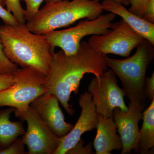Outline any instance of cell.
Instances as JSON below:
<instances>
[{
    "instance_id": "1",
    "label": "cell",
    "mask_w": 154,
    "mask_h": 154,
    "mask_svg": "<svg viewBox=\"0 0 154 154\" xmlns=\"http://www.w3.org/2000/svg\"><path fill=\"white\" fill-rule=\"evenodd\" d=\"M107 57L85 41L81 42L75 54L67 55L62 50L54 52L49 72L45 76L47 92L57 98L69 115H73L75 110L69 103L72 93L78 94L80 83L86 74L100 78L107 69Z\"/></svg>"
},
{
    "instance_id": "2",
    "label": "cell",
    "mask_w": 154,
    "mask_h": 154,
    "mask_svg": "<svg viewBox=\"0 0 154 154\" xmlns=\"http://www.w3.org/2000/svg\"><path fill=\"white\" fill-rule=\"evenodd\" d=\"M0 40L5 54L13 63L48 74L54 51L45 35L33 33L26 24H4L0 25Z\"/></svg>"
},
{
    "instance_id": "3",
    "label": "cell",
    "mask_w": 154,
    "mask_h": 154,
    "mask_svg": "<svg viewBox=\"0 0 154 154\" xmlns=\"http://www.w3.org/2000/svg\"><path fill=\"white\" fill-rule=\"evenodd\" d=\"M103 11L101 3L96 0H62L46 4L26 25L33 33L45 35L80 19H96Z\"/></svg>"
},
{
    "instance_id": "4",
    "label": "cell",
    "mask_w": 154,
    "mask_h": 154,
    "mask_svg": "<svg viewBox=\"0 0 154 154\" xmlns=\"http://www.w3.org/2000/svg\"><path fill=\"white\" fill-rule=\"evenodd\" d=\"M154 46L144 39L131 57L122 60L107 57V66L120 80L125 96L130 101L144 104L146 73L154 59Z\"/></svg>"
},
{
    "instance_id": "5",
    "label": "cell",
    "mask_w": 154,
    "mask_h": 154,
    "mask_svg": "<svg viewBox=\"0 0 154 154\" xmlns=\"http://www.w3.org/2000/svg\"><path fill=\"white\" fill-rule=\"evenodd\" d=\"M14 74V85L0 91V107L25 110L34 99L47 92L45 76L32 67L19 68Z\"/></svg>"
},
{
    "instance_id": "6",
    "label": "cell",
    "mask_w": 154,
    "mask_h": 154,
    "mask_svg": "<svg viewBox=\"0 0 154 154\" xmlns=\"http://www.w3.org/2000/svg\"><path fill=\"white\" fill-rule=\"evenodd\" d=\"M116 15L112 13L101 15L93 20H81L74 27L54 30L45 34L51 45L52 50L59 47L67 55L77 52L82 39L89 35L105 34L112 28Z\"/></svg>"
},
{
    "instance_id": "7",
    "label": "cell",
    "mask_w": 154,
    "mask_h": 154,
    "mask_svg": "<svg viewBox=\"0 0 154 154\" xmlns=\"http://www.w3.org/2000/svg\"><path fill=\"white\" fill-rule=\"evenodd\" d=\"M111 28L105 34L92 35L88 40V43L97 52L128 57L144 39L123 19L113 23Z\"/></svg>"
},
{
    "instance_id": "8",
    "label": "cell",
    "mask_w": 154,
    "mask_h": 154,
    "mask_svg": "<svg viewBox=\"0 0 154 154\" xmlns=\"http://www.w3.org/2000/svg\"><path fill=\"white\" fill-rule=\"evenodd\" d=\"M88 88L98 114L113 118V111L116 107L122 111L127 110L124 102L125 94L119 86L116 76L111 69L105 71L100 78H93Z\"/></svg>"
},
{
    "instance_id": "9",
    "label": "cell",
    "mask_w": 154,
    "mask_h": 154,
    "mask_svg": "<svg viewBox=\"0 0 154 154\" xmlns=\"http://www.w3.org/2000/svg\"><path fill=\"white\" fill-rule=\"evenodd\" d=\"M15 116L27 123V129L22 136L28 154H54L60 138L45 124L36 111L29 106L25 110L15 109Z\"/></svg>"
},
{
    "instance_id": "10",
    "label": "cell",
    "mask_w": 154,
    "mask_h": 154,
    "mask_svg": "<svg viewBox=\"0 0 154 154\" xmlns=\"http://www.w3.org/2000/svg\"><path fill=\"white\" fill-rule=\"evenodd\" d=\"M144 104L130 101L126 111L116 107L113 119L122 143L121 154L137 152L139 137L138 123L142 119Z\"/></svg>"
},
{
    "instance_id": "11",
    "label": "cell",
    "mask_w": 154,
    "mask_h": 154,
    "mask_svg": "<svg viewBox=\"0 0 154 154\" xmlns=\"http://www.w3.org/2000/svg\"><path fill=\"white\" fill-rule=\"evenodd\" d=\"M79 102L82 108L81 115L70 131L60 138L59 145L54 154H66L76 145L83 134L96 128L98 116L91 94L87 91L81 94Z\"/></svg>"
},
{
    "instance_id": "12",
    "label": "cell",
    "mask_w": 154,
    "mask_h": 154,
    "mask_svg": "<svg viewBox=\"0 0 154 154\" xmlns=\"http://www.w3.org/2000/svg\"><path fill=\"white\" fill-rule=\"evenodd\" d=\"M59 102L55 96L46 92L34 99L30 106L48 128L61 138L70 131L74 125L65 120Z\"/></svg>"
},
{
    "instance_id": "13",
    "label": "cell",
    "mask_w": 154,
    "mask_h": 154,
    "mask_svg": "<svg viewBox=\"0 0 154 154\" xmlns=\"http://www.w3.org/2000/svg\"><path fill=\"white\" fill-rule=\"evenodd\" d=\"M97 133L94 142L96 154H110L114 150L122 149L120 136L117 134L116 125L112 117L97 113Z\"/></svg>"
},
{
    "instance_id": "14",
    "label": "cell",
    "mask_w": 154,
    "mask_h": 154,
    "mask_svg": "<svg viewBox=\"0 0 154 154\" xmlns=\"http://www.w3.org/2000/svg\"><path fill=\"white\" fill-rule=\"evenodd\" d=\"M103 11L121 17L130 27L144 39L154 45V24L130 12L122 4L114 0H104L101 4Z\"/></svg>"
},
{
    "instance_id": "15",
    "label": "cell",
    "mask_w": 154,
    "mask_h": 154,
    "mask_svg": "<svg viewBox=\"0 0 154 154\" xmlns=\"http://www.w3.org/2000/svg\"><path fill=\"white\" fill-rule=\"evenodd\" d=\"M15 108L9 107L0 110V149L5 148L20 136L25 134L22 121H11V113Z\"/></svg>"
},
{
    "instance_id": "16",
    "label": "cell",
    "mask_w": 154,
    "mask_h": 154,
    "mask_svg": "<svg viewBox=\"0 0 154 154\" xmlns=\"http://www.w3.org/2000/svg\"><path fill=\"white\" fill-rule=\"evenodd\" d=\"M142 119L143 123L139 130L137 152L148 154L154 146V99L143 112Z\"/></svg>"
},
{
    "instance_id": "17",
    "label": "cell",
    "mask_w": 154,
    "mask_h": 154,
    "mask_svg": "<svg viewBox=\"0 0 154 154\" xmlns=\"http://www.w3.org/2000/svg\"><path fill=\"white\" fill-rule=\"evenodd\" d=\"M7 10L14 15L19 24H26L25 10L22 8L20 0H6Z\"/></svg>"
},
{
    "instance_id": "18",
    "label": "cell",
    "mask_w": 154,
    "mask_h": 154,
    "mask_svg": "<svg viewBox=\"0 0 154 154\" xmlns=\"http://www.w3.org/2000/svg\"><path fill=\"white\" fill-rule=\"evenodd\" d=\"M19 69L17 65L13 63L6 57L0 40V75L14 74Z\"/></svg>"
},
{
    "instance_id": "19",
    "label": "cell",
    "mask_w": 154,
    "mask_h": 154,
    "mask_svg": "<svg viewBox=\"0 0 154 154\" xmlns=\"http://www.w3.org/2000/svg\"><path fill=\"white\" fill-rule=\"evenodd\" d=\"M25 144L22 136L18 137L11 144L5 148L0 149V154H26Z\"/></svg>"
},
{
    "instance_id": "20",
    "label": "cell",
    "mask_w": 154,
    "mask_h": 154,
    "mask_svg": "<svg viewBox=\"0 0 154 154\" xmlns=\"http://www.w3.org/2000/svg\"><path fill=\"white\" fill-rule=\"evenodd\" d=\"M26 4L25 10V18L26 21L29 22L35 17L40 9L41 4L45 0H20Z\"/></svg>"
},
{
    "instance_id": "21",
    "label": "cell",
    "mask_w": 154,
    "mask_h": 154,
    "mask_svg": "<svg viewBox=\"0 0 154 154\" xmlns=\"http://www.w3.org/2000/svg\"><path fill=\"white\" fill-rule=\"evenodd\" d=\"M150 0H132L128 11L138 17H142L143 15Z\"/></svg>"
},
{
    "instance_id": "22",
    "label": "cell",
    "mask_w": 154,
    "mask_h": 154,
    "mask_svg": "<svg viewBox=\"0 0 154 154\" xmlns=\"http://www.w3.org/2000/svg\"><path fill=\"white\" fill-rule=\"evenodd\" d=\"M85 141L81 138L73 148L67 152L66 154H93L92 144L89 143L86 146H84Z\"/></svg>"
},
{
    "instance_id": "23",
    "label": "cell",
    "mask_w": 154,
    "mask_h": 154,
    "mask_svg": "<svg viewBox=\"0 0 154 154\" xmlns=\"http://www.w3.org/2000/svg\"><path fill=\"white\" fill-rule=\"evenodd\" d=\"M0 19H2L4 24L10 25H19V22L14 17L13 14L7 9L0 5Z\"/></svg>"
},
{
    "instance_id": "24",
    "label": "cell",
    "mask_w": 154,
    "mask_h": 154,
    "mask_svg": "<svg viewBox=\"0 0 154 154\" xmlns=\"http://www.w3.org/2000/svg\"><path fill=\"white\" fill-rule=\"evenodd\" d=\"M144 95L145 98H147L151 101L154 99V72H153L151 77L146 78Z\"/></svg>"
},
{
    "instance_id": "25",
    "label": "cell",
    "mask_w": 154,
    "mask_h": 154,
    "mask_svg": "<svg viewBox=\"0 0 154 154\" xmlns=\"http://www.w3.org/2000/svg\"><path fill=\"white\" fill-rule=\"evenodd\" d=\"M142 18L149 23L154 24V0H150Z\"/></svg>"
},
{
    "instance_id": "26",
    "label": "cell",
    "mask_w": 154,
    "mask_h": 154,
    "mask_svg": "<svg viewBox=\"0 0 154 154\" xmlns=\"http://www.w3.org/2000/svg\"><path fill=\"white\" fill-rule=\"evenodd\" d=\"M16 82L15 74L0 75V91L11 87Z\"/></svg>"
},
{
    "instance_id": "27",
    "label": "cell",
    "mask_w": 154,
    "mask_h": 154,
    "mask_svg": "<svg viewBox=\"0 0 154 154\" xmlns=\"http://www.w3.org/2000/svg\"><path fill=\"white\" fill-rule=\"evenodd\" d=\"M96 1H99V0H96ZM114 1L122 4L124 6H128L130 5L132 0H114Z\"/></svg>"
},
{
    "instance_id": "28",
    "label": "cell",
    "mask_w": 154,
    "mask_h": 154,
    "mask_svg": "<svg viewBox=\"0 0 154 154\" xmlns=\"http://www.w3.org/2000/svg\"><path fill=\"white\" fill-rule=\"evenodd\" d=\"M62 0H45L46 4H51V3L57 2H60Z\"/></svg>"
},
{
    "instance_id": "29",
    "label": "cell",
    "mask_w": 154,
    "mask_h": 154,
    "mask_svg": "<svg viewBox=\"0 0 154 154\" xmlns=\"http://www.w3.org/2000/svg\"><path fill=\"white\" fill-rule=\"evenodd\" d=\"M0 5L5 7L6 6V0H0Z\"/></svg>"
}]
</instances>
